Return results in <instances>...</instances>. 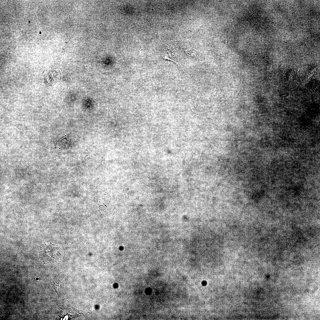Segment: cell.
I'll list each match as a JSON object with an SVG mask.
<instances>
[{"mask_svg": "<svg viewBox=\"0 0 320 320\" xmlns=\"http://www.w3.org/2000/svg\"><path fill=\"white\" fill-rule=\"evenodd\" d=\"M64 256L65 252L63 248L52 244L43 246L39 253L40 260L44 264L63 262Z\"/></svg>", "mask_w": 320, "mask_h": 320, "instance_id": "6da1fadb", "label": "cell"}, {"mask_svg": "<svg viewBox=\"0 0 320 320\" xmlns=\"http://www.w3.org/2000/svg\"><path fill=\"white\" fill-rule=\"evenodd\" d=\"M167 54V56H165L166 58H167L168 60L172 61L176 63L178 65H179V64L176 59L175 53L173 51H172L171 50H170L169 51H168Z\"/></svg>", "mask_w": 320, "mask_h": 320, "instance_id": "3957f363", "label": "cell"}, {"mask_svg": "<svg viewBox=\"0 0 320 320\" xmlns=\"http://www.w3.org/2000/svg\"><path fill=\"white\" fill-rule=\"evenodd\" d=\"M53 70L48 71L45 70L42 73L41 77V84L44 87H48L52 85L54 83L53 77L54 76L53 74Z\"/></svg>", "mask_w": 320, "mask_h": 320, "instance_id": "7a4b0ae2", "label": "cell"}]
</instances>
